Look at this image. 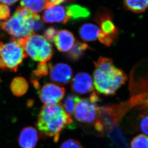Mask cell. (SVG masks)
<instances>
[{
  "label": "cell",
  "mask_w": 148,
  "mask_h": 148,
  "mask_svg": "<svg viewBox=\"0 0 148 148\" xmlns=\"http://www.w3.org/2000/svg\"><path fill=\"white\" fill-rule=\"evenodd\" d=\"M94 64V82L97 91L103 95H115L120 87L126 83L127 76L108 58L100 57Z\"/></svg>",
  "instance_id": "obj_1"
},
{
  "label": "cell",
  "mask_w": 148,
  "mask_h": 148,
  "mask_svg": "<svg viewBox=\"0 0 148 148\" xmlns=\"http://www.w3.org/2000/svg\"><path fill=\"white\" fill-rule=\"evenodd\" d=\"M73 123L71 115L66 112L60 103L44 105L38 116L36 125L42 134L52 138L57 143L60 133Z\"/></svg>",
  "instance_id": "obj_2"
},
{
  "label": "cell",
  "mask_w": 148,
  "mask_h": 148,
  "mask_svg": "<svg viewBox=\"0 0 148 148\" xmlns=\"http://www.w3.org/2000/svg\"><path fill=\"white\" fill-rule=\"evenodd\" d=\"M36 13L25 7H18L13 16L1 23L4 31L16 38H21L35 34L33 23Z\"/></svg>",
  "instance_id": "obj_3"
},
{
  "label": "cell",
  "mask_w": 148,
  "mask_h": 148,
  "mask_svg": "<svg viewBox=\"0 0 148 148\" xmlns=\"http://www.w3.org/2000/svg\"><path fill=\"white\" fill-rule=\"evenodd\" d=\"M21 38H13L10 42L0 41V61L1 69L16 72L24 59L27 57Z\"/></svg>",
  "instance_id": "obj_4"
},
{
  "label": "cell",
  "mask_w": 148,
  "mask_h": 148,
  "mask_svg": "<svg viewBox=\"0 0 148 148\" xmlns=\"http://www.w3.org/2000/svg\"><path fill=\"white\" fill-rule=\"evenodd\" d=\"M21 40L25 53L34 60L46 62L52 57L54 52L51 44L44 36L33 34L21 38Z\"/></svg>",
  "instance_id": "obj_5"
},
{
  "label": "cell",
  "mask_w": 148,
  "mask_h": 148,
  "mask_svg": "<svg viewBox=\"0 0 148 148\" xmlns=\"http://www.w3.org/2000/svg\"><path fill=\"white\" fill-rule=\"evenodd\" d=\"M100 98L95 92L89 98L80 99L74 109V117L78 121L87 124H95L99 120L100 108L97 103Z\"/></svg>",
  "instance_id": "obj_6"
},
{
  "label": "cell",
  "mask_w": 148,
  "mask_h": 148,
  "mask_svg": "<svg viewBox=\"0 0 148 148\" xmlns=\"http://www.w3.org/2000/svg\"><path fill=\"white\" fill-rule=\"evenodd\" d=\"M65 92L66 90L63 87L49 83L42 87L38 95L41 101L45 105H55L63 99Z\"/></svg>",
  "instance_id": "obj_7"
},
{
  "label": "cell",
  "mask_w": 148,
  "mask_h": 148,
  "mask_svg": "<svg viewBox=\"0 0 148 148\" xmlns=\"http://www.w3.org/2000/svg\"><path fill=\"white\" fill-rule=\"evenodd\" d=\"M95 21L100 27L99 34L116 40L119 35V29L114 23L110 12L103 9L100 10L95 15Z\"/></svg>",
  "instance_id": "obj_8"
},
{
  "label": "cell",
  "mask_w": 148,
  "mask_h": 148,
  "mask_svg": "<svg viewBox=\"0 0 148 148\" xmlns=\"http://www.w3.org/2000/svg\"><path fill=\"white\" fill-rule=\"evenodd\" d=\"M50 80L60 85H66L69 84L73 76V70L68 65L59 63L52 66L49 70Z\"/></svg>",
  "instance_id": "obj_9"
},
{
  "label": "cell",
  "mask_w": 148,
  "mask_h": 148,
  "mask_svg": "<svg viewBox=\"0 0 148 148\" xmlns=\"http://www.w3.org/2000/svg\"><path fill=\"white\" fill-rule=\"evenodd\" d=\"M71 87L73 92L79 95L88 94L94 89L92 78L87 73H78L71 81Z\"/></svg>",
  "instance_id": "obj_10"
},
{
  "label": "cell",
  "mask_w": 148,
  "mask_h": 148,
  "mask_svg": "<svg viewBox=\"0 0 148 148\" xmlns=\"http://www.w3.org/2000/svg\"><path fill=\"white\" fill-rule=\"evenodd\" d=\"M42 20L46 23L66 24L70 20L67 8L60 5L46 8L42 14Z\"/></svg>",
  "instance_id": "obj_11"
},
{
  "label": "cell",
  "mask_w": 148,
  "mask_h": 148,
  "mask_svg": "<svg viewBox=\"0 0 148 148\" xmlns=\"http://www.w3.org/2000/svg\"><path fill=\"white\" fill-rule=\"evenodd\" d=\"M54 42L59 51L66 52L71 49L75 42L74 35L67 30L58 31Z\"/></svg>",
  "instance_id": "obj_12"
},
{
  "label": "cell",
  "mask_w": 148,
  "mask_h": 148,
  "mask_svg": "<svg viewBox=\"0 0 148 148\" xmlns=\"http://www.w3.org/2000/svg\"><path fill=\"white\" fill-rule=\"evenodd\" d=\"M38 140V134L32 127H24L18 137L19 145L21 148H35Z\"/></svg>",
  "instance_id": "obj_13"
},
{
  "label": "cell",
  "mask_w": 148,
  "mask_h": 148,
  "mask_svg": "<svg viewBox=\"0 0 148 148\" xmlns=\"http://www.w3.org/2000/svg\"><path fill=\"white\" fill-rule=\"evenodd\" d=\"M79 32L80 37L84 41L91 42L98 38L100 29L95 24L87 23L80 27Z\"/></svg>",
  "instance_id": "obj_14"
},
{
  "label": "cell",
  "mask_w": 148,
  "mask_h": 148,
  "mask_svg": "<svg viewBox=\"0 0 148 148\" xmlns=\"http://www.w3.org/2000/svg\"><path fill=\"white\" fill-rule=\"evenodd\" d=\"M29 85L25 79L22 77L14 78L10 84V89L13 95L16 97H22L28 91Z\"/></svg>",
  "instance_id": "obj_15"
},
{
  "label": "cell",
  "mask_w": 148,
  "mask_h": 148,
  "mask_svg": "<svg viewBox=\"0 0 148 148\" xmlns=\"http://www.w3.org/2000/svg\"><path fill=\"white\" fill-rule=\"evenodd\" d=\"M70 20L86 19L90 16V12L88 8L76 4H71L66 7Z\"/></svg>",
  "instance_id": "obj_16"
},
{
  "label": "cell",
  "mask_w": 148,
  "mask_h": 148,
  "mask_svg": "<svg viewBox=\"0 0 148 148\" xmlns=\"http://www.w3.org/2000/svg\"><path fill=\"white\" fill-rule=\"evenodd\" d=\"M21 5L33 13H39L46 8L47 0H21Z\"/></svg>",
  "instance_id": "obj_17"
},
{
  "label": "cell",
  "mask_w": 148,
  "mask_h": 148,
  "mask_svg": "<svg viewBox=\"0 0 148 148\" xmlns=\"http://www.w3.org/2000/svg\"><path fill=\"white\" fill-rule=\"evenodd\" d=\"M148 0H124L125 7L135 13L145 11L148 7Z\"/></svg>",
  "instance_id": "obj_18"
},
{
  "label": "cell",
  "mask_w": 148,
  "mask_h": 148,
  "mask_svg": "<svg viewBox=\"0 0 148 148\" xmlns=\"http://www.w3.org/2000/svg\"><path fill=\"white\" fill-rule=\"evenodd\" d=\"M90 49L91 48L86 43L77 41H75L71 49L69 50L68 56L73 60H78L86 51Z\"/></svg>",
  "instance_id": "obj_19"
},
{
  "label": "cell",
  "mask_w": 148,
  "mask_h": 148,
  "mask_svg": "<svg viewBox=\"0 0 148 148\" xmlns=\"http://www.w3.org/2000/svg\"><path fill=\"white\" fill-rule=\"evenodd\" d=\"M80 99L78 96L73 94H69L67 95L63 103L61 104L66 112L71 116L73 114L76 105Z\"/></svg>",
  "instance_id": "obj_20"
},
{
  "label": "cell",
  "mask_w": 148,
  "mask_h": 148,
  "mask_svg": "<svg viewBox=\"0 0 148 148\" xmlns=\"http://www.w3.org/2000/svg\"><path fill=\"white\" fill-rule=\"evenodd\" d=\"M132 148H148V137L143 134H139L131 141Z\"/></svg>",
  "instance_id": "obj_21"
},
{
  "label": "cell",
  "mask_w": 148,
  "mask_h": 148,
  "mask_svg": "<svg viewBox=\"0 0 148 148\" xmlns=\"http://www.w3.org/2000/svg\"><path fill=\"white\" fill-rule=\"evenodd\" d=\"M51 64L46 62H40L36 69L33 71V75L36 78H42L48 75L49 73Z\"/></svg>",
  "instance_id": "obj_22"
},
{
  "label": "cell",
  "mask_w": 148,
  "mask_h": 148,
  "mask_svg": "<svg viewBox=\"0 0 148 148\" xmlns=\"http://www.w3.org/2000/svg\"><path fill=\"white\" fill-rule=\"evenodd\" d=\"M60 148H84V147L78 140L70 138L64 141L60 146Z\"/></svg>",
  "instance_id": "obj_23"
},
{
  "label": "cell",
  "mask_w": 148,
  "mask_h": 148,
  "mask_svg": "<svg viewBox=\"0 0 148 148\" xmlns=\"http://www.w3.org/2000/svg\"><path fill=\"white\" fill-rule=\"evenodd\" d=\"M57 32V30L56 29V28L53 27H49L45 31L44 34V37L49 42H53Z\"/></svg>",
  "instance_id": "obj_24"
},
{
  "label": "cell",
  "mask_w": 148,
  "mask_h": 148,
  "mask_svg": "<svg viewBox=\"0 0 148 148\" xmlns=\"http://www.w3.org/2000/svg\"><path fill=\"white\" fill-rule=\"evenodd\" d=\"M148 119L147 113L143 114L140 116V130L145 134L148 135Z\"/></svg>",
  "instance_id": "obj_25"
},
{
  "label": "cell",
  "mask_w": 148,
  "mask_h": 148,
  "mask_svg": "<svg viewBox=\"0 0 148 148\" xmlns=\"http://www.w3.org/2000/svg\"><path fill=\"white\" fill-rule=\"evenodd\" d=\"M10 9L9 7L4 4H0V20H6L10 17Z\"/></svg>",
  "instance_id": "obj_26"
},
{
  "label": "cell",
  "mask_w": 148,
  "mask_h": 148,
  "mask_svg": "<svg viewBox=\"0 0 148 148\" xmlns=\"http://www.w3.org/2000/svg\"><path fill=\"white\" fill-rule=\"evenodd\" d=\"M44 25L41 20L40 16L36 14L34 18L33 23V29L34 32L40 31L43 28Z\"/></svg>",
  "instance_id": "obj_27"
},
{
  "label": "cell",
  "mask_w": 148,
  "mask_h": 148,
  "mask_svg": "<svg viewBox=\"0 0 148 148\" xmlns=\"http://www.w3.org/2000/svg\"><path fill=\"white\" fill-rule=\"evenodd\" d=\"M75 0H47L46 8V9L52 7L53 6L60 5L63 3H71L74 1Z\"/></svg>",
  "instance_id": "obj_28"
},
{
  "label": "cell",
  "mask_w": 148,
  "mask_h": 148,
  "mask_svg": "<svg viewBox=\"0 0 148 148\" xmlns=\"http://www.w3.org/2000/svg\"><path fill=\"white\" fill-rule=\"evenodd\" d=\"M19 0H0V4H4L6 5H13L16 3Z\"/></svg>",
  "instance_id": "obj_29"
},
{
  "label": "cell",
  "mask_w": 148,
  "mask_h": 148,
  "mask_svg": "<svg viewBox=\"0 0 148 148\" xmlns=\"http://www.w3.org/2000/svg\"><path fill=\"white\" fill-rule=\"evenodd\" d=\"M31 82L33 84L34 86L36 89L38 90L40 88V84L38 82L34 79H32L31 80Z\"/></svg>",
  "instance_id": "obj_30"
},
{
  "label": "cell",
  "mask_w": 148,
  "mask_h": 148,
  "mask_svg": "<svg viewBox=\"0 0 148 148\" xmlns=\"http://www.w3.org/2000/svg\"><path fill=\"white\" fill-rule=\"evenodd\" d=\"M1 82V79H0V82Z\"/></svg>",
  "instance_id": "obj_31"
},
{
  "label": "cell",
  "mask_w": 148,
  "mask_h": 148,
  "mask_svg": "<svg viewBox=\"0 0 148 148\" xmlns=\"http://www.w3.org/2000/svg\"><path fill=\"white\" fill-rule=\"evenodd\" d=\"M0 27H1V24H0Z\"/></svg>",
  "instance_id": "obj_32"
}]
</instances>
